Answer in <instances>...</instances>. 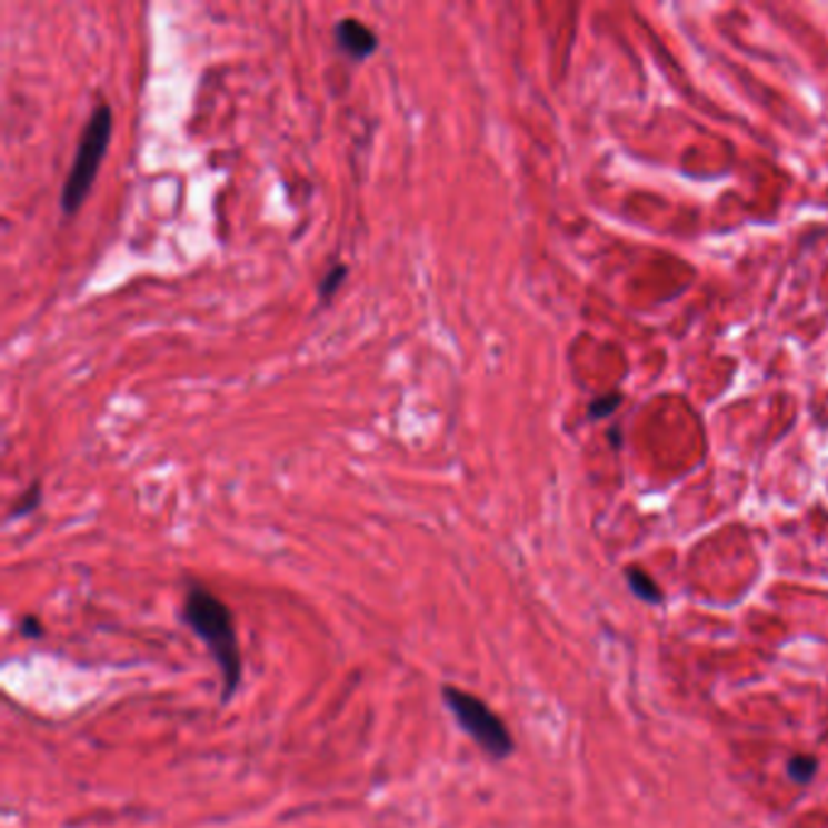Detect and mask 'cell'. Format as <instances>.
I'll list each match as a JSON object with an SVG mask.
<instances>
[{
	"instance_id": "5",
	"label": "cell",
	"mask_w": 828,
	"mask_h": 828,
	"mask_svg": "<svg viewBox=\"0 0 828 828\" xmlns=\"http://www.w3.org/2000/svg\"><path fill=\"white\" fill-rule=\"evenodd\" d=\"M627 581L637 598L647 602H661V588L649 573H644L641 569H627Z\"/></svg>"
},
{
	"instance_id": "4",
	"label": "cell",
	"mask_w": 828,
	"mask_h": 828,
	"mask_svg": "<svg viewBox=\"0 0 828 828\" xmlns=\"http://www.w3.org/2000/svg\"><path fill=\"white\" fill-rule=\"evenodd\" d=\"M336 42L350 59H367L377 51V34L358 18H346L336 24Z\"/></svg>"
},
{
	"instance_id": "7",
	"label": "cell",
	"mask_w": 828,
	"mask_h": 828,
	"mask_svg": "<svg viewBox=\"0 0 828 828\" xmlns=\"http://www.w3.org/2000/svg\"><path fill=\"white\" fill-rule=\"evenodd\" d=\"M39 503H42V483H37V481H34V483L30 486V489L22 493V498L18 501V506L12 508L10 518H24V516H30L32 510L39 508Z\"/></svg>"
},
{
	"instance_id": "3",
	"label": "cell",
	"mask_w": 828,
	"mask_h": 828,
	"mask_svg": "<svg viewBox=\"0 0 828 828\" xmlns=\"http://www.w3.org/2000/svg\"><path fill=\"white\" fill-rule=\"evenodd\" d=\"M110 134H112V112L108 104H98L83 129L81 141H78L73 166L69 170V178H66L63 182V190H61L63 215L78 212L81 204L86 202V197L96 182L102 156L104 151H108Z\"/></svg>"
},
{
	"instance_id": "6",
	"label": "cell",
	"mask_w": 828,
	"mask_h": 828,
	"mask_svg": "<svg viewBox=\"0 0 828 828\" xmlns=\"http://www.w3.org/2000/svg\"><path fill=\"white\" fill-rule=\"evenodd\" d=\"M817 768H819L817 758H811V756H795L790 760V766H787V772H790V778L795 782L807 785L814 778V775H817Z\"/></svg>"
},
{
	"instance_id": "2",
	"label": "cell",
	"mask_w": 828,
	"mask_h": 828,
	"mask_svg": "<svg viewBox=\"0 0 828 828\" xmlns=\"http://www.w3.org/2000/svg\"><path fill=\"white\" fill-rule=\"evenodd\" d=\"M440 692L445 707L450 709V715L455 717L459 729H462L486 756L493 760H503L512 754L516 741H512L510 729L481 698H477L475 692L452 686V682H445Z\"/></svg>"
},
{
	"instance_id": "1",
	"label": "cell",
	"mask_w": 828,
	"mask_h": 828,
	"mask_svg": "<svg viewBox=\"0 0 828 828\" xmlns=\"http://www.w3.org/2000/svg\"><path fill=\"white\" fill-rule=\"evenodd\" d=\"M180 617L212 654L221 674V702H231L243 678V656L231 608L209 588L190 586Z\"/></svg>"
},
{
	"instance_id": "8",
	"label": "cell",
	"mask_w": 828,
	"mask_h": 828,
	"mask_svg": "<svg viewBox=\"0 0 828 828\" xmlns=\"http://www.w3.org/2000/svg\"><path fill=\"white\" fill-rule=\"evenodd\" d=\"M346 278H348V268H346V266H336L333 270H328V272H326V278H323L321 285H319V295H321V299H323V301H326V299H331V297L336 295V289L346 282Z\"/></svg>"
},
{
	"instance_id": "10",
	"label": "cell",
	"mask_w": 828,
	"mask_h": 828,
	"mask_svg": "<svg viewBox=\"0 0 828 828\" xmlns=\"http://www.w3.org/2000/svg\"><path fill=\"white\" fill-rule=\"evenodd\" d=\"M20 635L24 639H39L44 637V622L37 615H24L20 620Z\"/></svg>"
},
{
	"instance_id": "9",
	"label": "cell",
	"mask_w": 828,
	"mask_h": 828,
	"mask_svg": "<svg viewBox=\"0 0 828 828\" xmlns=\"http://www.w3.org/2000/svg\"><path fill=\"white\" fill-rule=\"evenodd\" d=\"M620 401H622V393L610 391V393H606V397H600V399H596L593 403H590V416H593V418H606V416L615 413V409H617V406H620Z\"/></svg>"
}]
</instances>
